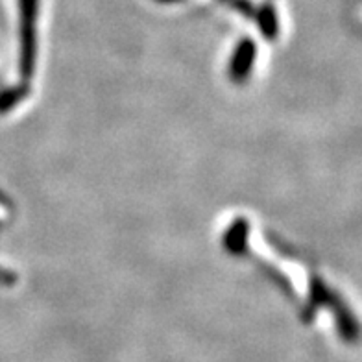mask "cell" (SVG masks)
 Returning a JSON list of instances; mask_svg holds the SVG:
<instances>
[]
</instances>
